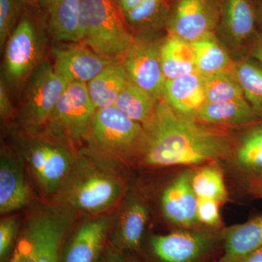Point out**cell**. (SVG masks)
<instances>
[{
  "label": "cell",
  "mask_w": 262,
  "mask_h": 262,
  "mask_svg": "<svg viewBox=\"0 0 262 262\" xmlns=\"http://www.w3.org/2000/svg\"><path fill=\"white\" fill-rule=\"evenodd\" d=\"M261 18L262 20V3H261Z\"/></svg>",
  "instance_id": "7bdbcfd3"
},
{
  "label": "cell",
  "mask_w": 262,
  "mask_h": 262,
  "mask_svg": "<svg viewBox=\"0 0 262 262\" xmlns=\"http://www.w3.org/2000/svg\"><path fill=\"white\" fill-rule=\"evenodd\" d=\"M24 3H27L32 5V6L40 7L46 6L47 5L48 0H22Z\"/></svg>",
  "instance_id": "ab89813d"
},
{
  "label": "cell",
  "mask_w": 262,
  "mask_h": 262,
  "mask_svg": "<svg viewBox=\"0 0 262 262\" xmlns=\"http://www.w3.org/2000/svg\"><path fill=\"white\" fill-rule=\"evenodd\" d=\"M46 39L29 18L19 21L5 46L4 77L8 85L18 87L28 80L42 63Z\"/></svg>",
  "instance_id": "ba28073f"
},
{
  "label": "cell",
  "mask_w": 262,
  "mask_h": 262,
  "mask_svg": "<svg viewBox=\"0 0 262 262\" xmlns=\"http://www.w3.org/2000/svg\"><path fill=\"white\" fill-rule=\"evenodd\" d=\"M162 99L177 113L194 118L206 102L205 77L195 71L165 80Z\"/></svg>",
  "instance_id": "9a60e30c"
},
{
  "label": "cell",
  "mask_w": 262,
  "mask_h": 262,
  "mask_svg": "<svg viewBox=\"0 0 262 262\" xmlns=\"http://www.w3.org/2000/svg\"><path fill=\"white\" fill-rule=\"evenodd\" d=\"M148 211L141 202H131L122 213L115 245L118 250L136 251L140 248L147 222Z\"/></svg>",
  "instance_id": "cb8c5ba5"
},
{
  "label": "cell",
  "mask_w": 262,
  "mask_h": 262,
  "mask_svg": "<svg viewBox=\"0 0 262 262\" xmlns=\"http://www.w3.org/2000/svg\"><path fill=\"white\" fill-rule=\"evenodd\" d=\"M99 158L88 148L76 156L58 194L61 204L89 213L111 208L123 194V184L113 171L98 164Z\"/></svg>",
  "instance_id": "7a4b0ae2"
},
{
  "label": "cell",
  "mask_w": 262,
  "mask_h": 262,
  "mask_svg": "<svg viewBox=\"0 0 262 262\" xmlns=\"http://www.w3.org/2000/svg\"><path fill=\"white\" fill-rule=\"evenodd\" d=\"M14 107L10 98L9 88L3 76L0 81V115L3 121L9 120L14 115Z\"/></svg>",
  "instance_id": "e575fe53"
},
{
  "label": "cell",
  "mask_w": 262,
  "mask_h": 262,
  "mask_svg": "<svg viewBox=\"0 0 262 262\" xmlns=\"http://www.w3.org/2000/svg\"><path fill=\"white\" fill-rule=\"evenodd\" d=\"M53 67L69 82L89 83L112 62L98 56L82 42L55 46L52 50Z\"/></svg>",
  "instance_id": "7c38bea8"
},
{
  "label": "cell",
  "mask_w": 262,
  "mask_h": 262,
  "mask_svg": "<svg viewBox=\"0 0 262 262\" xmlns=\"http://www.w3.org/2000/svg\"><path fill=\"white\" fill-rule=\"evenodd\" d=\"M18 229V221L15 217L5 219L0 224V259L4 262L13 245Z\"/></svg>",
  "instance_id": "836d02e7"
},
{
  "label": "cell",
  "mask_w": 262,
  "mask_h": 262,
  "mask_svg": "<svg viewBox=\"0 0 262 262\" xmlns=\"http://www.w3.org/2000/svg\"><path fill=\"white\" fill-rule=\"evenodd\" d=\"M160 59L165 80L196 71L192 43L169 34L160 45Z\"/></svg>",
  "instance_id": "603a6c76"
},
{
  "label": "cell",
  "mask_w": 262,
  "mask_h": 262,
  "mask_svg": "<svg viewBox=\"0 0 262 262\" xmlns=\"http://www.w3.org/2000/svg\"><path fill=\"white\" fill-rule=\"evenodd\" d=\"M129 80L122 62H116L90 81L87 83L88 91L96 110L114 106Z\"/></svg>",
  "instance_id": "7402d4cb"
},
{
  "label": "cell",
  "mask_w": 262,
  "mask_h": 262,
  "mask_svg": "<svg viewBox=\"0 0 262 262\" xmlns=\"http://www.w3.org/2000/svg\"><path fill=\"white\" fill-rule=\"evenodd\" d=\"M117 0H82L80 41L98 56L122 62L134 36Z\"/></svg>",
  "instance_id": "277c9868"
},
{
  "label": "cell",
  "mask_w": 262,
  "mask_h": 262,
  "mask_svg": "<svg viewBox=\"0 0 262 262\" xmlns=\"http://www.w3.org/2000/svg\"><path fill=\"white\" fill-rule=\"evenodd\" d=\"M231 73L242 88L245 98L256 115H262V69L249 61L233 65Z\"/></svg>",
  "instance_id": "4316f807"
},
{
  "label": "cell",
  "mask_w": 262,
  "mask_h": 262,
  "mask_svg": "<svg viewBox=\"0 0 262 262\" xmlns=\"http://www.w3.org/2000/svg\"><path fill=\"white\" fill-rule=\"evenodd\" d=\"M256 13L250 0H220L218 27L234 43H242L254 32Z\"/></svg>",
  "instance_id": "ac0fdd59"
},
{
  "label": "cell",
  "mask_w": 262,
  "mask_h": 262,
  "mask_svg": "<svg viewBox=\"0 0 262 262\" xmlns=\"http://www.w3.org/2000/svg\"><path fill=\"white\" fill-rule=\"evenodd\" d=\"M96 108L87 84L70 82L56 105L44 129L72 145L85 141Z\"/></svg>",
  "instance_id": "52a82bcc"
},
{
  "label": "cell",
  "mask_w": 262,
  "mask_h": 262,
  "mask_svg": "<svg viewBox=\"0 0 262 262\" xmlns=\"http://www.w3.org/2000/svg\"><path fill=\"white\" fill-rule=\"evenodd\" d=\"M23 1L0 0V47L1 51L19 22Z\"/></svg>",
  "instance_id": "4dcf8cb0"
},
{
  "label": "cell",
  "mask_w": 262,
  "mask_h": 262,
  "mask_svg": "<svg viewBox=\"0 0 262 262\" xmlns=\"http://www.w3.org/2000/svg\"><path fill=\"white\" fill-rule=\"evenodd\" d=\"M251 189L255 194L262 196V171L255 173V177L252 180Z\"/></svg>",
  "instance_id": "d590c367"
},
{
  "label": "cell",
  "mask_w": 262,
  "mask_h": 262,
  "mask_svg": "<svg viewBox=\"0 0 262 262\" xmlns=\"http://www.w3.org/2000/svg\"><path fill=\"white\" fill-rule=\"evenodd\" d=\"M110 225L106 216L83 224L63 246L60 262H97Z\"/></svg>",
  "instance_id": "4fadbf2b"
},
{
  "label": "cell",
  "mask_w": 262,
  "mask_h": 262,
  "mask_svg": "<svg viewBox=\"0 0 262 262\" xmlns=\"http://www.w3.org/2000/svg\"><path fill=\"white\" fill-rule=\"evenodd\" d=\"M97 262H108L106 258H100Z\"/></svg>",
  "instance_id": "b9f144b4"
},
{
  "label": "cell",
  "mask_w": 262,
  "mask_h": 262,
  "mask_svg": "<svg viewBox=\"0 0 262 262\" xmlns=\"http://www.w3.org/2000/svg\"><path fill=\"white\" fill-rule=\"evenodd\" d=\"M253 55L258 61L262 63V46L256 48V49L253 51Z\"/></svg>",
  "instance_id": "60d3db41"
},
{
  "label": "cell",
  "mask_w": 262,
  "mask_h": 262,
  "mask_svg": "<svg viewBox=\"0 0 262 262\" xmlns=\"http://www.w3.org/2000/svg\"><path fill=\"white\" fill-rule=\"evenodd\" d=\"M69 83L49 62L38 66L27 80L21 96L19 113L24 129L45 128Z\"/></svg>",
  "instance_id": "8992f818"
},
{
  "label": "cell",
  "mask_w": 262,
  "mask_h": 262,
  "mask_svg": "<svg viewBox=\"0 0 262 262\" xmlns=\"http://www.w3.org/2000/svg\"><path fill=\"white\" fill-rule=\"evenodd\" d=\"M257 115L246 98L223 102H206L194 118L208 125H244L253 122Z\"/></svg>",
  "instance_id": "44dd1931"
},
{
  "label": "cell",
  "mask_w": 262,
  "mask_h": 262,
  "mask_svg": "<svg viewBox=\"0 0 262 262\" xmlns=\"http://www.w3.org/2000/svg\"><path fill=\"white\" fill-rule=\"evenodd\" d=\"M10 262H37L35 244L28 227L18 239Z\"/></svg>",
  "instance_id": "d6a6232c"
},
{
  "label": "cell",
  "mask_w": 262,
  "mask_h": 262,
  "mask_svg": "<svg viewBox=\"0 0 262 262\" xmlns=\"http://www.w3.org/2000/svg\"><path fill=\"white\" fill-rule=\"evenodd\" d=\"M237 160L243 168L253 173L262 171V125L244 136L237 148Z\"/></svg>",
  "instance_id": "f546056e"
},
{
  "label": "cell",
  "mask_w": 262,
  "mask_h": 262,
  "mask_svg": "<svg viewBox=\"0 0 262 262\" xmlns=\"http://www.w3.org/2000/svg\"><path fill=\"white\" fill-rule=\"evenodd\" d=\"M29 190L20 161L9 151H2L0 161V211L10 213L23 208Z\"/></svg>",
  "instance_id": "2e32d148"
},
{
  "label": "cell",
  "mask_w": 262,
  "mask_h": 262,
  "mask_svg": "<svg viewBox=\"0 0 262 262\" xmlns=\"http://www.w3.org/2000/svg\"><path fill=\"white\" fill-rule=\"evenodd\" d=\"M195 54L196 71L204 77L224 72H231L233 64L228 53L213 34L192 43Z\"/></svg>",
  "instance_id": "d4e9b609"
},
{
  "label": "cell",
  "mask_w": 262,
  "mask_h": 262,
  "mask_svg": "<svg viewBox=\"0 0 262 262\" xmlns=\"http://www.w3.org/2000/svg\"><path fill=\"white\" fill-rule=\"evenodd\" d=\"M220 0H177L169 12L170 34L192 43L213 34L220 21Z\"/></svg>",
  "instance_id": "8fae6325"
},
{
  "label": "cell",
  "mask_w": 262,
  "mask_h": 262,
  "mask_svg": "<svg viewBox=\"0 0 262 262\" xmlns=\"http://www.w3.org/2000/svg\"><path fill=\"white\" fill-rule=\"evenodd\" d=\"M223 253L215 262H238L262 247V214L222 233Z\"/></svg>",
  "instance_id": "e0dca14e"
},
{
  "label": "cell",
  "mask_w": 262,
  "mask_h": 262,
  "mask_svg": "<svg viewBox=\"0 0 262 262\" xmlns=\"http://www.w3.org/2000/svg\"><path fill=\"white\" fill-rule=\"evenodd\" d=\"M162 208L175 225L187 228L198 225V196L191 185L190 173L181 174L169 184L162 195Z\"/></svg>",
  "instance_id": "5bb4252c"
},
{
  "label": "cell",
  "mask_w": 262,
  "mask_h": 262,
  "mask_svg": "<svg viewBox=\"0 0 262 262\" xmlns=\"http://www.w3.org/2000/svg\"><path fill=\"white\" fill-rule=\"evenodd\" d=\"M18 140L20 152L39 188L48 195L57 194L75 162L74 145L46 129H24Z\"/></svg>",
  "instance_id": "5b68a950"
},
{
  "label": "cell",
  "mask_w": 262,
  "mask_h": 262,
  "mask_svg": "<svg viewBox=\"0 0 262 262\" xmlns=\"http://www.w3.org/2000/svg\"><path fill=\"white\" fill-rule=\"evenodd\" d=\"M221 239L209 231L178 230L151 236L149 246L158 262H203Z\"/></svg>",
  "instance_id": "9c48e42d"
},
{
  "label": "cell",
  "mask_w": 262,
  "mask_h": 262,
  "mask_svg": "<svg viewBox=\"0 0 262 262\" xmlns=\"http://www.w3.org/2000/svg\"><path fill=\"white\" fill-rule=\"evenodd\" d=\"M168 0H144L142 3L124 13L125 20L136 30L155 28L164 19L168 18Z\"/></svg>",
  "instance_id": "83f0119b"
},
{
  "label": "cell",
  "mask_w": 262,
  "mask_h": 262,
  "mask_svg": "<svg viewBox=\"0 0 262 262\" xmlns=\"http://www.w3.org/2000/svg\"><path fill=\"white\" fill-rule=\"evenodd\" d=\"M238 262H262V247L250 253Z\"/></svg>",
  "instance_id": "f35d334b"
},
{
  "label": "cell",
  "mask_w": 262,
  "mask_h": 262,
  "mask_svg": "<svg viewBox=\"0 0 262 262\" xmlns=\"http://www.w3.org/2000/svg\"><path fill=\"white\" fill-rule=\"evenodd\" d=\"M160 100L133 82H127L114 106L149 132L154 125Z\"/></svg>",
  "instance_id": "ffe728a7"
},
{
  "label": "cell",
  "mask_w": 262,
  "mask_h": 262,
  "mask_svg": "<svg viewBox=\"0 0 262 262\" xmlns=\"http://www.w3.org/2000/svg\"><path fill=\"white\" fill-rule=\"evenodd\" d=\"M160 45L159 41L145 34L134 37L122 61L129 79L159 100L163 98L165 82Z\"/></svg>",
  "instance_id": "30bf717a"
},
{
  "label": "cell",
  "mask_w": 262,
  "mask_h": 262,
  "mask_svg": "<svg viewBox=\"0 0 262 262\" xmlns=\"http://www.w3.org/2000/svg\"><path fill=\"white\" fill-rule=\"evenodd\" d=\"M149 134V147L143 160L149 166L215 163L233 151V141L227 132L177 113L163 99Z\"/></svg>",
  "instance_id": "6da1fadb"
},
{
  "label": "cell",
  "mask_w": 262,
  "mask_h": 262,
  "mask_svg": "<svg viewBox=\"0 0 262 262\" xmlns=\"http://www.w3.org/2000/svg\"><path fill=\"white\" fill-rule=\"evenodd\" d=\"M88 149L108 162L130 163L144 160L149 144V134L115 106L95 113L85 140Z\"/></svg>",
  "instance_id": "3957f363"
},
{
  "label": "cell",
  "mask_w": 262,
  "mask_h": 262,
  "mask_svg": "<svg viewBox=\"0 0 262 262\" xmlns=\"http://www.w3.org/2000/svg\"><path fill=\"white\" fill-rule=\"evenodd\" d=\"M106 258L108 262H131L120 251L114 250H110L108 251Z\"/></svg>",
  "instance_id": "74e56055"
},
{
  "label": "cell",
  "mask_w": 262,
  "mask_h": 262,
  "mask_svg": "<svg viewBox=\"0 0 262 262\" xmlns=\"http://www.w3.org/2000/svg\"><path fill=\"white\" fill-rule=\"evenodd\" d=\"M220 202L208 198H198V219L202 225L211 228L222 226L220 213Z\"/></svg>",
  "instance_id": "1f68e13d"
},
{
  "label": "cell",
  "mask_w": 262,
  "mask_h": 262,
  "mask_svg": "<svg viewBox=\"0 0 262 262\" xmlns=\"http://www.w3.org/2000/svg\"><path fill=\"white\" fill-rule=\"evenodd\" d=\"M206 102H223L245 98L244 91L230 72L205 77Z\"/></svg>",
  "instance_id": "f1b7e54d"
},
{
  "label": "cell",
  "mask_w": 262,
  "mask_h": 262,
  "mask_svg": "<svg viewBox=\"0 0 262 262\" xmlns=\"http://www.w3.org/2000/svg\"><path fill=\"white\" fill-rule=\"evenodd\" d=\"M82 0H48V29L56 42H80Z\"/></svg>",
  "instance_id": "d6986e66"
},
{
  "label": "cell",
  "mask_w": 262,
  "mask_h": 262,
  "mask_svg": "<svg viewBox=\"0 0 262 262\" xmlns=\"http://www.w3.org/2000/svg\"><path fill=\"white\" fill-rule=\"evenodd\" d=\"M213 163L190 173L191 185L198 198H208L223 203L227 199L223 172L220 166Z\"/></svg>",
  "instance_id": "484cf974"
},
{
  "label": "cell",
  "mask_w": 262,
  "mask_h": 262,
  "mask_svg": "<svg viewBox=\"0 0 262 262\" xmlns=\"http://www.w3.org/2000/svg\"><path fill=\"white\" fill-rule=\"evenodd\" d=\"M120 8H121L122 13H125L129 10L134 9L136 6H138L144 0H117Z\"/></svg>",
  "instance_id": "8d00e7d4"
}]
</instances>
